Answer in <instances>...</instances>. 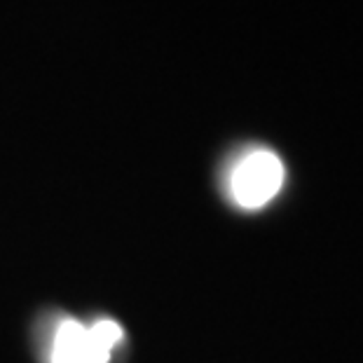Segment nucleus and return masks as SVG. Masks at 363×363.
Masks as SVG:
<instances>
[{
  "label": "nucleus",
  "mask_w": 363,
  "mask_h": 363,
  "mask_svg": "<svg viewBox=\"0 0 363 363\" xmlns=\"http://www.w3.org/2000/svg\"><path fill=\"white\" fill-rule=\"evenodd\" d=\"M120 337L122 328L115 321H96L84 333V363H106Z\"/></svg>",
  "instance_id": "nucleus-2"
},
{
  "label": "nucleus",
  "mask_w": 363,
  "mask_h": 363,
  "mask_svg": "<svg viewBox=\"0 0 363 363\" xmlns=\"http://www.w3.org/2000/svg\"><path fill=\"white\" fill-rule=\"evenodd\" d=\"M84 333L78 321H64L52 347V363H84Z\"/></svg>",
  "instance_id": "nucleus-3"
},
{
  "label": "nucleus",
  "mask_w": 363,
  "mask_h": 363,
  "mask_svg": "<svg viewBox=\"0 0 363 363\" xmlns=\"http://www.w3.org/2000/svg\"><path fill=\"white\" fill-rule=\"evenodd\" d=\"M284 176L281 160L272 150H251L230 172V195L244 208H262L281 190Z\"/></svg>",
  "instance_id": "nucleus-1"
}]
</instances>
